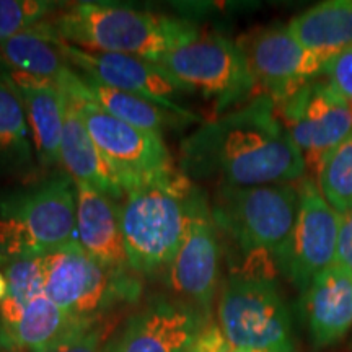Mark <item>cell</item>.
Segmentation results:
<instances>
[{
	"label": "cell",
	"instance_id": "52a82bcc",
	"mask_svg": "<svg viewBox=\"0 0 352 352\" xmlns=\"http://www.w3.org/2000/svg\"><path fill=\"white\" fill-rule=\"evenodd\" d=\"M43 270L44 294L74 321L103 318L118 302L139 296L138 280L101 266L78 241L43 254Z\"/></svg>",
	"mask_w": 352,
	"mask_h": 352
},
{
	"label": "cell",
	"instance_id": "ba28073f",
	"mask_svg": "<svg viewBox=\"0 0 352 352\" xmlns=\"http://www.w3.org/2000/svg\"><path fill=\"white\" fill-rule=\"evenodd\" d=\"M217 311L230 347L294 352L292 321L274 279L233 272L223 284Z\"/></svg>",
	"mask_w": 352,
	"mask_h": 352
},
{
	"label": "cell",
	"instance_id": "e0dca14e",
	"mask_svg": "<svg viewBox=\"0 0 352 352\" xmlns=\"http://www.w3.org/2000/svg\"><path fill=\"white\" fill-rule=\"evenodd\" d=\"M303 315L316 347L340 342L352 327V272L334 264L315 276L303 292Z\"/></svg>",
	"mask_w": 352,
	"mask_h": 352
},
{
	"label": "cell",
	"instance_id": "7c38bea8",
	"mask_svg": "<svg viewBox=\"0 0 352 352\" xmlns=\"http://www.w3.org/2000/svg\"><path fill=\"white\" fill-rule=\"evenodd\" d=\"M236 44L250 65L256 87L274 103L320 78L327 65L297 41L287 25L254 30L241 36Z\"/></svg>",
	"mask_w": 352,
	"mask_h": 352
},
{
	"label": "cell",
	"instance_id": "cb8c5ba5",
	"mask_svg": "<svg viewBox=\"0 0 352 352\" xmlns=\"http://www.w3.org/2000/svg\"><path fill=\"white\" fill-rule=\"evenodd\" d=\"M8 294L0 302V336L15 327L26 303L44 292L43 254H16L0 258Z\"/></svg>",
	"mask_w": 352,
	"mask_h": 352
},
{
	"label": "cell",
	"instance_id": "3957f363",
	"mask_svg": "<svg viewBox=\"0 0 352 352\" xmlns=\"http://www.w3.org/2000/svg\"><path fill=\"white\" fill-rule=\"evenodd\" d=\"M300 191L294 183L263 186H219L210 204L217 230L241 254L243 270L235 274L267 277L283 272L296 228Z\"/></svg>",
	"mask_w": 352,
	"mask_h": 352
},
{
	"label": "cell",
	"instance_id": "603a6c76",
	"mask_svg": "<svg viewBox=\"0 0 352 352\" xmlns=\"http://www.w3.org/2000/svg\"><path fill=\"white\" fill-rule=\"evenodd\" d=\"M72 321L43 292L26 303L15 327L0 338L10 349L39 352L56 341Z\"/></svg>",
	"mask_w": 352,
	"mask_h": 352
},
{
	"label": "cell",
	"instance_id": "8992f818",
	"mask_svg": "<svg viewBox=\"0 0 352 352\" xmlns=\"http://www.w3.org/2000/svg\"><path fill=\"white\" fill-rule=\"evenodd\" d=\"M57 83L74 100L91 139L120 176L126 192L139 184L168 178L179 170L164 135L127 124L100 108L88 98L80 76L72 67Z\"/></svg>",
	"mask_w": 352,
	"mask_h": 352
},
{
	"label": "cell",
	"instance_id": "5b68a950",
	"mask_svg": "<svg viewBox=\"0 0 352 352\" xmlns=\"http://www.w3.org/2000/svg\"><path fill=\"white\" fill-rule=\"evenodd\" d=\"M77 241V189L70 176H56L0 202V258L41 256Z\"/></svg>",
	"mask_w": 352,
	"mask_h": 352
},
{
	"label": "cell",
	"instance_id": "9a60e30c",
	"mask_svg": "<svg viewBox=\"0 0 352 352\" xmlns=\"http://www.w3.org/2000/svg\"><path fill=\"white\" fill-rule=\"evenodd\" d=\"M206 327L208 315L186 300H157L131 316L107 352H183Z\"/></svg>",
	"mask_w": 352,
	"mask_h": 352
},
{
	"label": "cell",
	"instance_id": "277c9868",
	"mask_svg": "<svg viewBox=\"0 0 352 352\" xmlns=\"http://www.w3.org/2000/svg\"><path fill=\"white\" fill-rule=\"evenodd\" d=\"M195 188L178 170L126 192L121 230L132 271L153 274L170 267L186 235Z\"/></svg>",
	"mask_w": 352,
	"mask_h": 352
},
{
	"label": "cell",
	"instance_id": "83f0119b",
	"mask_svg": "<svg viewBox=\"0 0 352 352\" xmlns=\"http://www.w3.org/2000/svg\"><path fill=\"white\" fill-rule=\"evenodd\" d=\"M111 323L103 318L72 321L65 331L39 352H107Z\"/></svg>",
	"mask_w": 352,
	"mask_h": 352
},
{
	"label": "cell",
	"instance_id": "30bf717a",
	"mask_svg": "<svg viewBox=\"0 0 352 352\" xmlns=\"http://www.w3.org/2000/svg\"><path fill=\"white\" fill-rule=\"evenodd\" d=\"M274 107L307 166L315 168L324 153L352 135V101L327 78L305 83Z\"/></svg>",
	"mask_w": 352,
	"mask_h": 352
},
{
	"label": "cell",
	"instance_id": "8fae6325",
	"mask_svg": "<svg viewBox=\"0 0 352 352\" xmlns=\"http://www.w3.org/2000/svg\"><path fill=\"white\" fill-rule=\"evenodd\" d=\"M59 46L70 67L80 70L78 74L82 77L126 94L142 96L182 116L199 120V116L179 103L182 96L189 91L160 64L135 56L80 50L63 41H59Z\"/></svg>",
	"mask_w": 352,
	"mask_h": 352
},
{
	"label": "cell",
	"instance_id": "f1b7e54d",
	"mask_svg": "<svg viewBox=\"0 0 352 352\" xmlns=\"http://www.w3.org/2000/svg\"><path fill=\"white\" fill-rule=\"evenodd\" d=\"M230 349L232 347L219 324L208 323V327L196 338V341L183 352H228Z\"/></svg>",
	"mask_w": 352,
	"mask_h": 352
},
{
	"label": "cell",
	"instance_id": "44dd1931",
	"mask_svg": "<svg viewBox=\"0 0 352 352\" xmlns=\"http://www.w3.org/2000/svg\"><path fill=\"white\" fill-rule=\"evenodd\" d=\"M80 78L82 87L88 98L94 100L100 108H103L111 116L127 122V124L139 127V129L164 135V131L179 129V127L191 124V122L201 121L196 120V118H186L182 116V114H176L170 109L160 107V104L153 103V101L142 98V96L101 85V83L91 80V78L82 76Z\"/></svg>",
	"mask_w": 352,
	"mask_h": 352
},
{
	"label": "cell",
	"instance_id": "7402d4cb",
	"mask_svg": "<svg viewBox=\"0 0 352 352\" xmlns=\"http://www.w3.org/2000/svg\"><path fill=\"white\" fill-rule=\"evenodd\" d=\"M0 56L10 72L57 82L70 69L59 41L43 30L33 26L0 44Z\"/></svg>",
	"mask_w": 352,
	"mask_h": 352
},
{
	"label": "cell",
	"instance_id": "1f68e13d",
	"mask_svg": "<svg viewBox=\"0 0 352 352\" xmlns=\"http://www.w3.org/2000/svg\"><path fill=\"white\" fill-rule=\"evenodd\" d=\"M228 352H271V351H264V349H245V347H232Z\"/></svg>",
	"mask_w": 352,
	"mask_h": 352
},
{
	"label": "cell",
	"instance_id": "5bb4252c",
	"mask_svg": "<svg viewBox=\"0 0 352 352\" xmlns=\"http://www.w3.org/2000/svg\"><path fill=\"white\" fill-rule=\"evenodd\" d=\"M298 191L300 204L283 274L305 292L315 276L336 264L341 215L324 201L310 178L302 179Z\"/></svg>",
	"mask_w": 352,
	"mask_h": 352
},
{
	"label": "cell",
	"instance_id": "4dcf8cb0",
	"mask_svg": "<svg viewBox=\"0 0 352 352\" xmlns=\"http://www.w3.org/2000/svg\"><path fill=\"white\" fill-rule=\"evenodd\" d=\"M8 294V284H7V277L3 274L2 267H0V302H3V298L7 297Z\"/></svg>",
	"mask_w": 352,
	"mask_h": 352
},
{
	"label": "cell",
	"instance_id": "6da1fadb",
	"mask_svg": "<svg viewBox=\"0 0 352 352\" xmlns=\"http://www.w3.org/2000/svg\"><path fill=\"white\" fill-rule=\"evenodd\" d=\"M178 168L192 183L250 188L302 182L307 164L277 116L274 101L261 94L202 122L182 142Z\"/></svg>",
	"mask_w": 352,
	"mask_h": 352
},
{
	"label": "cell",
	"instance_id": "4316f807",
	"mask_svg": "<svg viewBox=\"0 0 352 352\" xmlns=\"http://www.w3.org/2000/svg\"><path fill=\"white\" fill-rule=\"evenodd\" d=\"M59 8L47 0H0V44L47 20Z\"/></svg>",
	"mask_w": 352,
	"mask_h": 352
},
{
	"label": "cell",
	"instance_id": "9c48e42d",
	"mask_svg": "<svg viewBox=\"0 0 352 352\" xmlns=\"http://www.w3.org/2000/svg\"><path fill=\"white\" fill-rule=\"evenodd\" d=\"M189 94L214 100L217 111L248 98L256 82L239 44L222 34H199L157 60Z\"/></svg>",
	"mask_w": 352,
	"mask_h": 352
},
{
	"label": "cell",
	"instance_id": "4fadbf2b",
	"mask_svg": "<svg viewBox=\"0 0 352 352\" xmlns=\"http://www.w3.org/2000/svg\"><path fill=\"white\" fill-rule=\"evenodd\" d=\"M168 271L171 287L209 316L219 284L220 245L210 202L199 186L191 197L186 235Z\"/></svg>",
	"mask_w": 352,
	"mask_h": 352
},
{
	"label": "cell",
	"instance_id": "ac0fdd59",
	"mask_svg": "<svg viewBox=\"0 0 352 352\" xmlns=\"http://www.w3.org/2000/svg\"><path fill=\"white\" fill-rule=\"evenodd\" d=\"M7 72L20 91L39 160L44 166L60 164V138L65 109L63 88L57 82L47 78L10 70Z\"/></svg>",
	"mask_w": 352,
	"mask_h": 352
},
{
	"label": "cell",
	"instance_id": "d4e9b609",
	"mask_svg": "<svg viewBox=\"0 0 352 352\" xmlns=\"http://www.w3.org/2000/svg\"><path fill=\"white\" fill-rule=\"evenodd\" d=\"M321 196L340 215L352 210V135L324 153L315 166Z\"/></svg>",
	"mask_w": 352,
	"mask_h": 352
},
{
	"label": "cell",
	"instance_id": "7a4b0ae2",
	"mask_svg": "<svg viewBox=\"0 0 352 352\" xmlns=\"http://www.w3.org/2000/svg\"><path fill=\"white\" fill-rule=\"evenodd\" d=\"M39 25L52 38L80 50L135 56L152 63L201 34L191 20L109 2L72 3Z\"/></svg>",
	"mask_w": 352,
	"mask_h": 352
},
{
	"label": "cell",
	"instance_id": "f546056e",
	"mask_svg": "<svg viewBox=\"0 0 352 352\" xmlns=\"http://www.w3.org/2000/svg\"><path fill=\"white\" fill-rule=\"evenodd\" d=\"M336 264L352 272V210L341 215L340 235H338Z\"/></svg>",
	"mask_w": 352,
	"mask_h": 352
},
{
	"label": "cell",
	"instance_id": "ffe728a7",
	"mask_svg": "<svg viewBox=\"0 0 352 352\" xmlns=\"http://www.w3.org/2000/svg\"><path fill=\"white\" fill-rule=\"evenodd\" d=\"M305 50L324 64L352 47V0H327L302 12L287 25Z\"/></svg>",
	"mask_w": 352,
	"mask_h": 352
},
{
	"label": "cell",
	"instance_id": "d6986e66",
	"mask_svg": "<svg viewBox=\"0 0 352 352\" xmlns=\"http://www.w3.org/2000/svg\"><path fill=\"white\" fill-rule=\"evenodd\" d=\"M64 91V90H63ZM64 127L60 138V165L74 182L88 183L111 199L126 196L120 176L101 155L74 100L64 91Z\"/></svg>",
	"mask_w": 352,
	"mask_h": 352
},
{
	"label": "cell",
	"instance_id": "d6a6232c",
	"mask_svg": "<svg viewBox=\"0 0 352 352\" xmlns=\"http://www.w3.org/2000/svg\"><path fill=\"white\" fill-rule=\"evenodd\" d=\"M2 69H7V67H6V64H3V60H2V56H0V70H2Z\"/></svg>",
	"mask_w": 352,
	"mask_h": 352
},
{
	"label": "cell",
	"instance_id": "2e32d148",
	"mask_svg": "<svg viewBox=\"0 0 352 352\" xmlns=\"http://www.w3.org/2000/svg\"><path fill=\"white\" fill-rule=\"evenodd\" d=\"M78 243L95 261L118 274H129L121 230V208L88 183L76 182Z\"/></svg>",
	"mask_w": 352,
	"mask_h": 352
},
{
	"label": "cell",
	"instance_id": "484cf974",
	"mask_svg": "<svg viewBox=\"0 0 352 352\" xmlns=\"http://www.w3.org/2000/svg\"><path fill=\"white\" fill-rule=\"evenodd\" d=\"M0 153L28 155V121L25 107L7 69L0 70Z\"/></svg>",
	"mask_w": 352,
	"mask_h": 352
}]
</instances>
